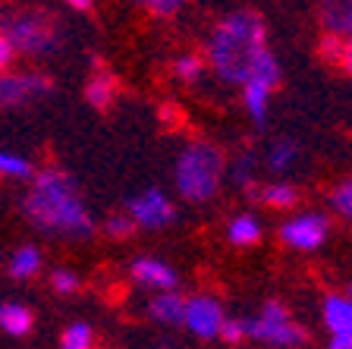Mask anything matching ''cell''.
I'll list each match as a JSON object with an SVG mask.
<instances>
[{"label": "cell", "instance_id": "1", "mask_svg": "<svg viewBox=\"0 0 352 349\" xmlns=\"http://www.w3.org/2000/svg\"><path fill=\"white\" fill-rule=\"evenodd\" d=\"M22 211L38 230L51 236H91L95 224L91 214L82 204L76 182L63 170H41L32 176V189L22 198Z\"/></svg>", "mask_w": 352, "mask_h": 349}, {"label": "cell", "instance_id": "2", "mask_svg": "<svg viewBox=\"0 0 352 349\" xmlns=\"http://www.w3.org/2000/svg\"><path fill=\"white\" fill-rule=\"evenodd\" d=\"M267 51L264 47V22L255 13H233L214 29L208 41V60L223 82L249 79L252 66Z\"/></svg>", "mask_w": 352, "mask_h": 349}, {"label": "cell", "instance_id": "3", "mask_svg": "<svg viewBox=\"0 0 352 349\" xmlns=\"http://www.w3.org/2000/svg\"><path fill=\"white\" fill-rule=\"evenodd\" d=\"M223 176V154L211 142H192L176 160V189L189 202H205L217 192Z\"/></svg>", "mask_w": 352, "mask_h": 349}, {"label": "cell", "instance_id": "4", "mask_svg": "<svg viewBox=\"0 0 352 349\" xmlns=\"http://www.w3.org/2000/svg\"><path fill=\"white\" fill-rule=\"evenodd\" d=\"M0 35L10 41L13 54H29V57H41L51 54L57 44V29L51 19H44L41 13L32 10H7L0 19Z\"/></svg>", "mask_w": 352, "mask_h": 349}, {"label": "cell", "instance_id": "5", "mask_svg": "<svg viewBox=\"0 0 352 349\" xmlns=\"http://www.w3.org/2000/svg\"><path fill=\"white\" fill-rule=\"evenodd\" d=\"M242 321H245V337H255V340H264L271 346H299L305 340V330L289 318V312L280 302H267L258 318Z\"/></svg>", "mask_w": 352, "mask_h": 349}, {"label": "cell", "instance_id": "6", "mask_svg": "<svg viewBox=\"0 0 352 349\" xmlns=\"http://www.w3.org/2000/svg\"><path fill=\"white\" fill-rule=\"evenodd\" d=\"M176 211L170 198L161 189H148L142 195L129 198V220L132 226H145V230H161V226L173 224Z\"/></svg>", "mask_w": 352, "mask_h": 349}, {"label": "cell", "instance_id": "7", "mask_svg": "<svg viewBox=\"0 0 352 349\" xmlns=\"http://www.w3.org/2000/svg\"><path fill=\"white\" fill-rule=\"evenodd\" d=\"M51 92V79L35 73H0V107H22Z\"/></svg>", "mask_w": 352, "mask_h": 349}, {"label": "cell", "instance_id": "8", "mask_svg": "<svg viewBox=\"0 0 352 349\" xmlns=\"http://www.w3.org/2000/svg\"><path fill=\"white\" fill-rule=\"evenodd\" d=\"M223 321H227V318H223V308H220L217 299H211V296H192L189 302H186L183 324L195 337H201V340L217 337L220 328H223Z\"/></svg>", "mask_w": 352, "mask_h": 349}, {"label": "cell", "instance_id": "9", "mask_svg": "<svg viewBox=\"0 0 352 349\" xmlns=\"http://www.w3.org/2000/svg\"><path fill=\"white\" fill-rule=\"evenodd\" d=\"M280 236H283L286 246L299 248V252H311L327 240V220L321 214H299V218L286 220Z\"/></svg>", "mask_w": 352, "mask_h": 349}, {"label": "cell", "instance_id": "10", "mask_svg": "<svg viewBox=\"0 0 352 349\" xmlns=\"http://www.w3.org/2000/svg\"><path fill=\"white\" fill-rule=\"evenodd\" d=\"M132 277L145 286H154V290H173L176 286L173 268L157 262V258H139V262H132Z\"/></svg>", "mask_w": 352, "mask_h": 349}, {"label": "cell", "instance_id": "11", "mask_svg": "<svg viewBox=\"0 0 352 349\" xmlns=\"http://www.w3.org/2000/svg\"><path fill=\"white\" fill-rule=\"evenodd\" d=\"M324 321L330 334H352V302L346 296H327L324 299Z\"/></svg>", "mask_w": 352, "mask_h": 349}, {"label": "cell", "instance_id": "12", "mask_svg": "<svg viewBox=\"0 0 352 349\" xmlns=\"http://www.w3.org/2000/svg\"><path fill=\"white\" fill-rule=\"evenodd\" d=\"M0 330L10 337H25L32 330V312L19 302H0Z\"/></svg>", "mask_w": 352, "mask_h": 349}, {"label": "cell", "instance_id": "13", "mask_svg": "<svg viewBox=\"0 0 352 349\" xmlns=\"http://www.w3.org/2000/svg\"><path fill=\"white\" fill-rule=\"evenodd\" d=\"M154 321L161 324H183V315H186V299L176 296V293H164V296H154L151 306H148Z\"/></svg>", "mask_w": 352, "mask_h": 349}, {"label": "cell", "instance_id": "14", "mask_svg": "<svg viewBox=\"0 0 352 349\" xmlns=\"http://www.w3.org/2000/svg\"><path fill=\"white\" fill-rule=\"evenodd\" d=\"M38 268H41V252L35 246H19L13 252V258H10V277H16V280L35 277Z\"/></svg>", "mask_w": 352, "mask_h": 349}, {"label": "cell", "instance_id": "15", "mask_svg": "<svg viewBox=\"0 0 352 349\" xmlns=\"http://www.w3.org/2000/svg\"><path fill=\"white\" fill-rule=\"evenodd\" d=\"M324 25L333 38H349L352 41V3H333L324 7Z\"/></svg>", "mask_w": 352, "mask_h": 349}, {"label": "cell", "instance_id": "16", "mask_svg": "<svg viewBox=\"0 0 352 349\" xmlns=\"http://www.w3.org/2000/svg\"><path fill=\"white\" fill-rule=\"evenodd\" d=\"M227 236L233 246H252V242L261 240V224L249 214H242V218H233L227 226Z\"/></svg>", "mask_w": 352, "mask_h": 349}, {"label": "cell", "instance_id": "17", "mask_svg": "<svg viewBox=\"0 0 352 349\" xmlns=\"http://www.w3.org/2000/svg\"><path fill=\"white\" fill-rule=\"evenodd\" d=\"M85 95H88V101L95 104V107H107V104L113 101V79H110L107 73L95 76V79L88 82Z\"/></svg>", "mask_w": 352, "mask_h": 349}, {"label": "cell", "instance_id": "18", "mask_svg": "<svg viewBox=\"0 0 352 349\" xmlns=\"http://www.w3.org/2000/svg\"><path fill=\"white\" fill-rule=\"evenodd\" d=\"M91 340H95V334L85 321H76L63 330V349H91Z\"/></svg>", "mask_w": 352, "mask_h": 349}, {"label": "cell", "instance_id": "19", "mask_svg": "<svg viewBox=\"0 0 352 349\" xmlns=\"http://www.w3.org/2000/svg\"><path fill=\"white\" fill-rule=\"evenodd\" d=\"M261 198L271 204V208H289V204H296V189L289 182H274V186L264 189Z\"/></svg>", "mask_w": 352, "mask_h": 349}, {"label": "cell", "instance_id": "20", "mask_svg": "<svg viewBox=\"0 0 352 349\" xmlns=\"http://www.w3.org/2000/svg\"><path fill=\"white\" fill-rule=\"evenodd\" d=\"M0 176H19V180H25V176H35V170H32V164L25 158H19V154L0 151Z\"/></svg>", "mask_w": 352, "mask_h": 349}, {"label": "cell", "instance_id": "21", "mask_svg": "<svg viewBox=\"0 0 352 349\" xmlns=\"http://www.w3.org/2000/svg\"><path fill=\"white\" fill-rule=\"evenodd\" d=\"M293 160H296V145L293 142H277V145L271 148V154H267V167L271 170H286Z\"/></svg>", "mask_w": 352, "mask_h": 349}, {"label": "cell", "instance_id": "22", "mask_svg": "<svg viewBox=\"0 0 352 349\" xmlns=\"http://www.w3.org/2000/svg\"><path fill=\"white\" fill-rule=\"evenodd\" d=\"M51 286L60 293V296H69V293L79 290V277H76L69 268H57L51 274Z\"/></svg>", "mask_w": 352, "mask_h": 349}, {"label": "cell", "instance_id": "23", "mask_svg": "<svg viewBox=\"0 0 352 349\" xmlns=\"http://www.w3.org/2000/svg\"><path fill=\"white\" fill-rule=\"evenodd\" d=\"M173 70H176V76H179V79L195 82L198 76H201V60H198L195 54H183V57L173 63Z\"/></svg>", "mask_w": 352, "mask_h": 349}, {"label": "cell", "instance_id": "24", "mask_svg": "<svg viewBox=\"0 0 352 349\" xmlns=\"http://www.w3.org/2000/svg\"><path fill=\"white\" fill-rule=\"evenodd\" d=\"M333 208H337L346 220H352V180H346L343 186L333 192Z\"/></svg>", "mask_w": 352, "mask_h": 349}, {"label": "cell", "instance_id": "25", "mask_svg": "<svg viewBox=\"0 0 352 349\" xmlns=\"http://www.w3.org/2000/svg\"><path fill=\"white\" fill-rule=\"evenodd\" d=\"M220 337L230 343H239L242 337H245V321H223V328H220Z\"/></svg>", "mask_w": 352, "mask_h": 349}, {"label": "cell", "instance_id": "26", "mask_svg": "<svg viewBox=\"0 0 352 349\" xmlns=\"http://www.w3.org/2000/svg\"><path fill=\"white\" fill-rule=\"evenodd\" d=\"M107 233L110 236H117V240H123V236H129L132 233V220L123 218V214H117V218L107 220Z\"/></svg>", "mask_w": 352, "mask_h": 349}, {"label": "cell", "instance_id": "27", "mask_svg": "<svg viewBox=\"0 0 352 349\" xmlns=\"http://www.w3.org/2000/svg\"><path fill=\"white\" fill-rule=\"evenodd\" d=\"M13 57L16 54H13V47H10V41L0 35V73H7L10 63H13Z\"/></svg>", "mask_w": 352, "mask_h": 349}, {"label": "cell", "instance_id": "28", "mask_svg": "<svg viewBox=\"0 0 352 349\" xmlns=\"http://www.w3.org/2000/svg\"><path fill=\"white\" fill-rule=\"evenodd\" d=\"M148 10L157 13V16H167V13H176L179 3H176V0H154V3H148Z\"/></svg>", "mask_w": 352, "mask_h": 349}, {"label": "cell", "instance_id": "29", "mask_svg": "<svg viewBox=\"0 0 352 349\" xmlns=\"http://www.w3.org/2000/svg\"><path fill=\"white\" fill-rule=\"evenodd\" d=\"M324 54L333 57V60H340V54H343V38H333V35L324 38Z\"/></svg>", "mask_w": 352, "mask_h": 349}, {"label": "cell", "instance_id": "30", "mask_svg": "<svg viewBox=\"0 0 352 349\" xmlns=\"http://www.w3.org/2000/svg\"><path fill=\"white\" fill-rule=\"evenodd\" d=\"M340 63H343L346 73H352V41H343V54H340Z\"/></svg>", "mask_w": 352, "mask_h": 349}, {"label": "cell", "instance_id": "31", "mask_svg": "<svg viewBox=\"0 0 352 349\" xmlns=\"http://www.w3.org/2000/svg\"><path fill=\"white\" fill-rule=\"evenodd\" d=\"M330 349H352V334H337L330 340Z\"/></svg>", "mask_w": 352, "mask_h": 349}, {"label": "cell", "instance_id": "32", "mask_svg": "<svg viewBox=\"0 0 352 349\" xmlns=\"http://www.w3.org/2000/svg\"><path fill=\"white\" fill-rule=\"evenodd\" d=\"M69 7H73V10H88V3H85V0H73Z\"/></svg>", "mask_w": 352, "mask_h": 349}, {"label": "cell", "instance_id": "33", "mask_svg": "<svg viewBox=\"0 0 352 349\" xmlns=\"http://www.w3.org/2000/svg\"><path fill=\"white\" fill-rule=\"evenodd\" d=\"M346 299H349V302H352V286H349V296H346Z\"/></svg>", "mask_w": 352, "mask_h": 349}]
</instances>
